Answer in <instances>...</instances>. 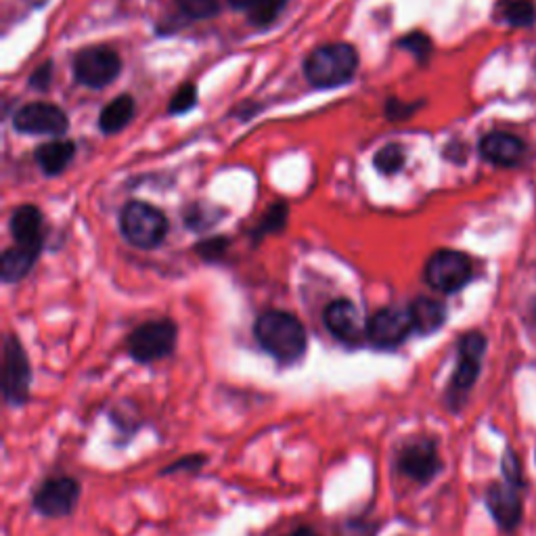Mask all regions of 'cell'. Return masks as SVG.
I'll return each mask as SVG.
<instances>
[{"mask_svg": "<svg viewBox=\"0 0 536 536\" xmlns=\"http://www.w3.org/2000/svg\"><path fill=\"white\" fill-rule=\"evenodd\" d=\"M254 335L260 348L283 365L298 363L308 346L302 321L285 310H266L256 319Z\"/></svg>", "mask_w": 536, "mask_h": 536, "instance_id": "6da1fadb", "label": "cell"}, {"mask_svg": "<svg viewBox=\"0 0 536 536\" xmlns=\"http://www.w3.org/2000/svg\"><path fill=\"white\" fill-rule=\"evenodd\" d=\"M356 70H359V51L348 42L323 44L304 61L306 80L321 91L348 84Z\"/></svg>", "mask_w": 536, "mask_h": 536, "instance_id": "7a4b0ae2", "label": "cell"}, {"mask_svg": "<svg viewBox=\"0 0 536 536\" xmlns=\"http://www.w3.org/2000/svg\"><path fill=\"white\" fill-rule=\"evenodd\" d=\"M486 338L480 331H467L461 335L457 348V367L451 377L449 390H446V405L453 413H459L465 405L467 394L476 386L482 373V361L486 354Z\"/></svg>", "mask_w": 536, "mask_h": 536, "instance_id": "3957f363", "label": "cell"}, {"mask_svg": "<svg viewBox=\"0 0 536 536\" xmlns=\"http://www.w3.org/2000/svg\"><path fill=\"white\" fill-rule=\"evenodd\" d=\"M168 227L164 212L145 201H128L120 212V231L134 248H158L168 235Z\"/></svg>", "mask_w": 536, "mask_h": 536, "instance_id": "277c9868", "label": "cell"}, {"mask_svg": "<svg viewBox=\"0 0 536 536\" xmlns=\"http://www.w3.org/2000/svg\"><path fill=\"white\" fill-rule=\"evenodd\" d=\"M176 342H178L176 323L170 319H155L139 325L128 335L126 350L132 361H137L141 365H151L170 356L176 348Z\"/></svg>", "mask_w": 536, "mask_h": 536, "instance_id": "5b68a950", "label": "cell"}, {"mask_svg": "<svg viewBox=\"0 0 536 536\" xmlns=\"http://www.w3.org/2000/svg\"><path fill=\"white\" fill-rule=\"evenodd\" d=\"M32 367L24 344L9 333L3 348V396L9 407H21L30 400Z\"/></svg>", "mask_w": 536, "mask_h": 536, "instance_id": "8992f818", "label": "cell"}, {"mask_svg": "<svg viewBox=\"0 0 536 536\" xmlns=\"http://www.w3.org/2000/svg\"><path fill=\"white\" fill-rule=\"evenodd\" d=\"M474 266L467 254L457 250H438L428 262L423 277L426 283L440 294H457L472 281Z\"/></svg>", "mask_w": 536, "mask_h": 536, "instance_id": "52a82bcc", "label": "cell"}, {"mask_svg": "<svg viewBox=\"0 0 536 536\" xmlns=\"http://www.w3.org/2000/svg\"><path fill=\"white\" fill-rule=\"evenodd\" d=\"M82 495L80 482L72 476H55L44 480L32 497V507L42 518L61 520L72 516Z\"/></svg>", "mask_w": 536, "mask_h": 536, "instance_id": "ba28073f", "label": "cell"}, {"mask_svg": "<svg viewBox=\"0 0 536 536\" xmlns=\"http://www.w3.org/2000/svg\"><path fill=\"white\" fill-rule=\"evenodd\" d=\"M122 72L120 55L105 47V44H93V47L82 49L74 59V76L86 86L99 91V88L109 86Z\"/></svg>", "mask_w": 536, "mask_h": 536, "instance_id": "9c48e42d", "label": "cell"}, {"mask_svg": "<svg viewBox=\"0 0 536 536\" xmlns=\"http://www.w3.org/2000/svg\"><path fill=\"white\" fill-rule=\"evenodd\" d=\"M398 472L419 486L430 484L442 472L438 444L432 438H417L402 446L396 459Z\"/></svg>", "mask_w": 536, "mask_h": 536, "instance_id": "30bf717a", "label": "cell"}, {"mask_svg": "<svg viewBox=\"0 0 536 536\" xmlns=\"http://www.w3.org/2000/svg\"><path fill=\"white\" fill-rule=\"evenodd\" d=\"M409 308H379L367 321V340L377 350H394L413 333Z\"/></svg>", "mask_w": 536, "mask_h": 536, "instance_id": "8fae6325", "label": "cell"}, {"mask_svg": "<svg viewBox=\"0 0 536 536\" xmlns=\"http://www.w3.org/2000/svg\"><path fill=\"white\" fill-rule=\"evenodd\" d=\"M323 323L333 338L346 346H359L363 340H367V323L361 317V310L346 298L327 304Z\"/></svg>", "mask_w": 536, "mask_h": 536, "instance_id": "7c38bea8", "label": "cell"}, {"mask_svg": "<svg viewBox=\"0 0 536 536\" xmlns=\"http://www.w3.org/2000/svg\"><path fill=\"white\" fill-rule=\"evenodd\" d=\"M13 126L17 132L24 134H51V137H61L70 128V120L63 114V109L53 103H28L13 118Z\"/></svg>", "mask_w": 536, "mask_h": 536, "instance_id": "4fadbf2b", "label": "cell"}, {"mask_svg": "<svg viewBox=\"0 0 536 536\" xmlns=\"http://www.w3.org/2000/svg\"><path fill=\"white\" fill-rule=\"evenodd\" d=\"M484 503H486L488 513L493 516V520L503 532H513L520 526L522 516H524L520 488L511 486L507 482L490 484L484 495Z\"/></svg>", "mask_w": 536, "mask_h": 536, "instance_id": "5bb4252c", "label": "cell"}, {"mask_svg": "<svg viewBox=\"0 0 536 536\" xmlns=\"http://www.w3.org/2000/svg\"><path fill=\"white\" fill-rule=\"evenodd\" d=\"M524 153H526L524 141L511 132H503V130L488 132L480 141V155L488 164H495V166H503V168L518 166L524 158Z\"/></svg>", "mask_w": 536, "mask_h": 536, "instance_id": "9a60e30c", "label": "cell"}, {"mask_svg": "<svg viewBox=\"0 0 536 536\" xmlns=\"http://www.w3.org/2000/svg\"><path fill=\"white\" fill-rule=\"evenodd\" d=\"M42 245H13L0 258V277L5 283H17L26 279L34 268Z\"/></svg>", "mask_w": 536, "mask_h": 536, "instance_id": "2e32d148", "label": "cell"}, {"mask_svg": "<svg viewBox=\"0 0 536 536\" xmlns=\"http://www.w3.org/2000/svg\"><path fill=\"white\" fill-rule=\"evenodd\" d=\"M9 231L17 245H42V212L36 206H19L9 218Z\"/></svg>", "mask_w": 536, "mask_h": 536, "instance_id": "e0dca14e", "label": "cell"}, {"mask_svg": "<svg viewBox=\"0 0 536 536\" xmlns=\"http://www.w3.org/2000/svg\"><path fill=\"white\" fill-rule=\"evenodd\" d=\"M409 315L413 321V329L419 335H432L442 329L449 312H446V306L442 302L428 296H419L411 302Z\"/></svg>", "mask_w": 536, "mask_h": 536, "instance_id": "ac0fdd59", "label": "cell"}, {"mask_svg": "<svg viewBox=\"0 0 536 536\" xmlns=\"http://www.w3.org/2000/svg\"><path fill=\"white\" fill-rule=\"evenodd\" d=\"M76 155V143L70 139H55L51 143H44L36 149L34 160L38 168L47 176H59L67 166L72 164Z\"/></svg>", "mask_w": 536, "mask_h": 536, "instance_id": "d6986e66", "label": "cell"}, {"mask_svg": "<svg viewBox=\"0 0 536 536\" xmlns=\"http://www.w3.org/2000/svg\"><path fill=\"white\" fill-rule=\"evenodd\" d=\"M134 109H137V105H134V99L130 95H120L114 101H109L101 109V116L97 122L99 130L103 134H116L124 130L134 118Z\"/></svg>", "mask_w": 536, "mask_h": 536, "instance_id": "ffe728a7", "label": "cell"}, {"mask_svg": "<svg viewBox=\"0 0 536 536\" xmlns=\"http://www.w3.org/2000/svg\"><path fill=\"white\" fill-rule=\"evenodd\" d=\"M229 5L237 11L248 13V21L252 26L266 28L281 15L287 0H229Z\"/></svg>", "mask_w": 536, "mask_h": 536, "instance_id": "44dd1931", "label": "cell"}, {"mask_svg": "<svg viewBox=\"0 0 536 536\" xmlns=\"http://www.w3.org/2000/svg\"><path fill=\"white\" fill-rule=\"evenodd\" d=\"M495 13L511 28H530L536 21V0H499Z\"/></svg>", "mask_w": 536, "mask_h": 536, "instance_id": "7402d4cb", "label": "cell"}, {"mask_svg": "<svg viewBox=\"0 0 536 536\" xmlns=\"http://www.w3.org/2000/svg\"><path fill=\"white\" fill-rule=\"evenodd\" d=\"M287 220H289V204L287 201H277V204L268 208L260 218L258 227L254 229V239L260 241L266 235L281 233L287 227Z\"/></svg>", "mask_w": 536, "mask_h": 536, "instance_id": "603a6c76", "label": "cell"}, {"mask_svg": "<svg viewBox=\"0 0 536 536\" xmlns=\"http://www.w3.org/2000/svg\"><path fill=\"white\" fill-rule=\"evenodd\" d=\"M405 160H407L405 149H402L398 143H388L373 155V166L379 174L392 176L405 168Z\"/></svg>", "mask_w": 536, "mask_h": 536, "instance_id": "cb8c5ba5", "label": "cell"}, {"mask_svg": "<svg viewBox=\"0 0 536 536\" xmlns=\"http://www.w3.org/2000/svg\"><path fill=\"white\" fill-rule=\"evenodd\" d=\"M220 208L206 204V201H197V204L187 206L183 212V220L187 222V227L191 231H208L216 220H220Z\"/></svg>", "mask_w": 536, "mask_h": 536, "instance_id": "d4e9b609", "label": "cell"}, {"mask_svg": "<svg viewBox=\"0 0 536 536\" xmlns=\"http://www.w3.org/2000/svg\"><path fill=\"white\" fill-rule=\"evenodd\" d=\"M398 47L409 51L417 59V63H428L434 53L432 38L423 32H411L407 36H402L398 40Z\"/></svg>", "mask_w": 536, "mask_h": 536, "instance_id": "484cf974", "label": "cell"}, {"mask_svg": "<svg viewBox=\"0 0 536 536\" xmlns=\"http://www.w3.org/2000/svg\"><path fill=\"white\" fill-rule=\"evenodd\" d=\"M176 7L189 19H212L220 13V0H176Z\"/></svg>", "mask_w": 536, "mask_h": 536, "instance_id": "4316f807", "label": "cell"}, {"mask_svg": "<svg viewBox=\"0 0 536 536\" xmlns=\"http://www.w3.org/2000/svg\"><path fill=\"white\" fill-rule=\"evenodd\" d=\"M197 105V86L193 82H185L178 86V91L172 95L168 103L170 116H183Z\"/></svg>", "mask_w": 536, "mask_h": 536, "instance_id": "83f0119b", "label": "cell"}, {"mask_svg": "<svg viewBox=\"0 0 536 536\" xmlns=\"http://www.w3.org/2000/svg\"><path fill=\"white\" fill-rule=\"evenodd\" d=\"M229 250L227 237H208L195 245V252L201 256L204 262H218Z\"/></svg>", "mask_w": 536, "mask_h": 536, "instance_id": "f1b7e54d", "label": "cell"}, {"mask_svg": "<svg viewBox=\"0 0 536 536\" xmlns=\"http://www.w3.org/2000/svg\"><path fill=\"white\" fill-rule=\"evenodd\" d=\"M501 467H503V478H505L507 484L516 486L520 490L526 486L524 474H522V463H520V457L516 455V451H511V449L505 451Z\"/></svg>", "mask_w": 536, "mask_h": 536, "instance_id": "f546056e", "label": "cell"}, {"mask_svg": "<svg viewBox=\"0 0 536 536\" xmlns=\"http://www.w3.org/2000/svg\"><path fill=\"white\" fill-rule=\"evenodd\" d=\"M421 105H423L421 101L405 103V101H400V99H390V101L386 103L384 111H386L388 120H392V122H400V120H409Z\"/></svg>", "mask_w": 536, "mask_h": 536, "instance_id": "4dcf8cb0", "label": "cell"}, {"mask_svg": "<svg viewBox=\"0 0 536 536\" xmlns=\"http://www.w3.org/2000/svg\"><path fill=\"white\" fill-rule=\"evenodd\" d=\"M53 70H55L53 61H44L42 65L36 67L30 76V86L34 88V91H38V93L49 91L51 84H53Z\"/></svg>", "mask_w": 536, "mask_h": 536, "instance_id": "1f68e13d", "label": "cell"}, {"mask_svg": "<svg viewBox=\"0 0 536 536\" xmlns=\"http://www.w3.org/2000/svg\"><path fill=\"white\" fill-rule=\"evenodd\" d=\"M206 457L201 455H191V457H185V459H178L176 463L168 465L162 474H176V472H199L201 467L206 465Z\"/></svg>", "mask_w": 536, "mask_h": 536, "instance_id": "d6a6232c", "label": "cell"}, {"mask_svg": "<svg viewBox=\"0 0 536 536\" xmlns=\"http://www.w3.org/2000/svg\"><path fill=\"white\" fill-rule=\"evenodd\" d=\"M375 528H369V524L363 522H348L346 530L340 532V536H373Z\"/></svg>", "mask_w": 536, "mask_h": 536, "instance_id": "836d02e7", "label": "cell"}, {"mask_svg": "<svg viewBox=\"0 0 536 536\" xmlns=\"http://www.w3.org/2000/svg\"><path fill=\"white\" fill-rule=\"evenodd\" d=\"M287 536H321L315 528H310V526H302V528H298V530H294V532H289Z\"/></svg>", "mask_w": 536, "mask_h": 536, "instance_id": "e575fe53", "label": "cell"}, {"mask_svg": "<svg viewBox=\"0 0 536 536\" xmlns=\"http://www.w3.org/2000/svg\"><path fill=\"white\" fill-rule=\"evenodd\" d=\"M528 321H530V325L536 329V296L532 298L530 308H528Z\"/></svg>", "mask_w": 536, "mask_h": 536, "instance_id": "d590c367", "label": "cell"}]
</instances>
